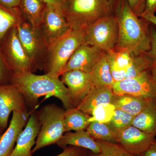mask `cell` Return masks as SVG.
I'll return each mask as SVG.
<instances>
[{
	"mask_svg": "<svg viewBox=\"0 0 156 156\" xmlns=\"http://www.w3.org/2000/svg\"><path fill=\"white\" fill-rule=\"evenodd\" d=\"M151 47L147 53L152 62L153 64L156 65V30L150 28Z\"/></svg>",
	"mask_w": 156,
	"mask_h": 156,
	"instance_id": "d6a6232c",
	"label": "cell"
},
{
	"mask_svg": "<svg viewBox=\"0 0 156 156\" xmlns=\"http://www.w3.org/2000/svg\"><path fill=\"white\" fill-rule=\"evenodd\" d=\"M40 130V125L36 110L30 113L28 122L20 134L10 156H32V148L35 145Z\"/></svg>",
	"mask_w": 156,
	"mask_h": 156,
	"instance_id": "2e32d148",
	"label": "cell"
},
{
	"mask_svg": "<svg viewBox=\"0 0 156 156\" xmlns=\"http://www.w3.org/2000/svg\"><path fill=\"white\" fill-rule=\"evenodd\" d=\"M113 8L119 25L115 51L126 50L134 55L148 52L151 47V23L134 14L126 0H118Z\"/></svg>",
	"mask_w": 156,
	"mask_h": 156,
	"instance_id": "6da1fadb",
	"label": "cell"
},
{
	"mask_svg": "<svg viewBox=\"0 0 156 156\" xmlns=\"http://www.w3.org/2000/svg\"><path fill=\"white\" fill-rule=\"evenodd\" d=\"M115 94L112 87L92 86L84 100L77 107L89 115L101 105L111 104Z\"/></svg>",
	"mask_w": 156,
	"mask_h": 156,
	"instance_id": "e0dca14e",
	"label": "cell"
},
{
	"mask_svg": "<svg viewBox=\"0 0 156 156\" xmlns=\"http://www.w3.org/2000/svg\"><path fill=\"white\" fill-rule=\"evenodd\" d=\"M86 130L95 140L117 144L116 134L107 123L92 121Z\"/></svg>",
	"mask_w": 156,
	"mask_h": 156,
	"instance_id": "d4e9b609",
	"label": "cell"
},
{
	"mask_svg": "<svg viewBox=\"0 0 156 156\" xmlns=\"http://www.w3.org/2000/svg\"><path fill=\"white\" fill-rule=\"evenodd\" d=\"M16 27L20 42L35 70H45L48 46L40 28L33 27L21 17Z\"/></svg>",
	"mask_w": 156,
	"mask_h": 156,
	"instance_id": "8992f818",
	"label": "cell"
},
{
	"mask_svg": "<svg viewBox=\"0 0 156 156\" xmlns=\"http://www.w3.org/2000/svg\"><path fill=\"white\" fill-rule=\"evenodd\" d=\"M90 74L92 86L112 87L115 82L112 76L106 52H104Z\"/></svg>",
	"mask_w": 156,
	"mask_h": 156,
	"instance_id": "603a6c76",
	"label": "cell"
},
{
	"mask_svg": "<svg viewBox=\"0 0 156 156\" xmlns=\"http://www.w3.org/2000/svg\"><path fill=\"white\" fill-rule=\"evenodd\" d=\"M104 52L86 43L83 44L73 53L62 70L61 75L72 70H80L90 73Z\"/></svg>",
	"mask_w": 156,
	"mask_h": 156,
	"instance_id": "5bb4252c",
	"label": "cell"
},
{
	"mask_svg": "<svg viewBox=\"0 0 156 156\" xmlns=\"http://www.w3.org/2000/svg\"><path fill=\"white\" fill-rule=\"evenodd\" d=\"M156 11V0H146L145 9L141 16L145 14H155Z\"/></svg>",
	"mask_w": 156,
	"mask_h": 156,
	"instance_id": "836d02e7",
	"label": "cell"
},
{
	"mask_svg": "<svg viewBox=\"0 0 156 156\" xmlns=\"http://www.w3.org/2000/svg\"><path fill=\"white\" fill-rule=\"evenodd\" d=\"M139 156H156V138L147 150Z\"/></svg>",
	"mask_w": 156,
	"mask_h": 156,
	"instance_id": "d590c367",
	"label": "cell"
},
{
	"mask_svg": "<svg viewBox=\"0 0 156 156\" xmlns=\"http://www.w3.org/2000/svg\"><path fill=\"white\" fill-rule=\"evenodd\" d=\"M12 75L0 50V85L10 83Z\"/></svg>",
	"mask_w": 156,
	"mask_h": 156,
	"instance_id": "f546056e",
	"label": "cell"
},
{
	"mask_svg": "<svg viewBox=\"0 0 156 156\" xmlns=\"http://www.w3.org/2000/svg\"><path fill=\"white\" fill-rule=\"evenodd\" d=\"M152 65V62L147 53L133 55L132 64L126 73L125 79L138 76L149 70Z\"/></svg>",
	"mask_w": 156,
	"mask_h": 156,
	"instance_id": "484cf974",
	"label": "cell"
},
{
	"mask_svg": "<svg viewBox=\"0 0 156 156\" xmlns=\"http://www.w3.org/2000/svg\"><path fill=\"white\" fill-rule=\"evenodd\" d=\"M155 138L131 126L117 134V142L130 153L139 156L147 150Z\"/></svg>",
	"mask_w": 156,
	"mask_h": 156,
	"instance_id": "4fadbf2b",
	"label": "cell"
},
{
	"mask_svg": "<svg viewBox=\"0 0 156 156\" xmlns=\"http://www.w3.org/2000/svg\"><path fill=\"white\" fill-rule=\"evenodd\" d=\"M134 117L121 110L115 109L111 119L107 123L117 135L132 126Z\"/></svg>",
	"mask_w": 156,
	"mask_h": 156,
	"instance_id": "83f0119b",
	"label": "cell"
},
{
	"mask_svg": "<svg viewBox=\"0 0 156 156\" xmlns=\"http://www.w3.org/2000/svg\"><path fill=\"white\" fill-rule=\"evenodd\" d=\"M10 83L22 93L29 111L36 110L40 98L54 97L61 101L65 108L73 107L68 89L59 77L48 73L39 75L33 73L12 74ZM74 108V107H73Z\"/></svg>",
	"mask_w": 156,
	"mask_h": 156,
	"instance_id": "7a4b0ae2",
	"label": "cell"
},
{
	"mask_svg": "<svg viewBox=\"0 0 156 156\" xmlns=\"http://www.w3.org/2000/svg\"><path fill=\"white\" fill-rule=\"evenodd\" d=\"M21 0H0V5L8 9H12L19 6Z\"/></svg>",
	"mask_w": 156,
	"mask_h": 156,
	"instance_id": "e575fe53",
	"label": "cell"
},
{
	"mask_svg": "<svg viewBox=\"0 0 156 156\" xmlns=\"http://www.w3.org/2000/svg\"><path fill=\"white\" fill-rule=\"evenodd\" d=\"M110 4H111L113 7L115 5V4L118 2V0H107Z\"/></svg>",
	"mask_w": 156,
	"mask_h": 156,
	"instance_id": "ab89813d",
	"label": "cell"
},
{
	"mask_svg": "<svg viewBox=\"0 0 156 156\" xmlns=\"http://www.w3.org/2000/svg\"><path fill=\"white\" fill-rule=\"evenodd\" d=\"M151 101L129 95H115L111 104L115 109L121 110L135 117L144 109Z\"/></svg>",
	"mask_w": 156,
	"mask_h": 156,
	"instance_id": "ffe728a7",
	"label": "cell"
},
{
	"mask_svg": "<svg viewBox=\"0 0 156 156\" xmlns=\"http://www.w3.org/2000/svg\"><path fill=\"white\" fill-rule=\"evenodd\" d=\"M39 28L48 47L71 27L61 7L46 4Z\"/></svg>",
	"mask_w": 156,
	"mask_h": 156,
	"instance_id": "30bf717a",
	"label": "cell"
},
{
	"mask_svg": "<svg viewBox=\"0 0 156 156\" xmlns=\"http://www.w3.org/2000/svg\"><path fill=\"white\" fill-rule=\"evenodd\" d=\"M86 44L104 52L114 50L119 37V25L114 14L100 18L85 29Z\"/></svg>",
	"mask_w": 156,
	"mask_h": 156,
	"instance_id": "52a82bcc",
	"label": "cell"
},
{
	"mask_svg": "<svg viewBox=\"0 0 156 156\" xmlns=\"http://www.w3.org/2000/svg\"><path fill=\"white\" fill-rule=\"evenodd\" d=\"M46 5L43 0H21L19 6L26 21L33 27L39 28Z\"/></svg>",
	"mask_w": 156,
	"mask_h": 156,
	"instance_id": "7402d4cb",
	"label": "cell"
},
{
	"mask_svg": "<svg viewBox=\"0 0 156 156\" xmlns=\"http://www.w3.org/2000/svg\"><path fill=\"white\" fill-rule=\"evenodd\" d=\"M29 112L14 111L9 127L0 139V156H10L13 152L20 134L29 119Z\"/></svg>",
	"mask_w": 156,
	"mask_h": 156,
	"instance_id": "9a60e30c",
	"label": "cell"
},
{
	"mask_svg": "<svg viewBox=\"0 0 156 156\" xmlns=\"http://www.w3.org/2000/svg\"><path fill=\"white\" fill-rule=\"evenodd\" d=\"M46 4L59 6L61 8L62 0H43Z\"/></svg>",
	"mask_w": 156,
	"mask_h": 156,
	"instance_id": "74e56055",
	"label": "cell"
},
{
	"mask_svg": "<svg viewBox=\"0 0 156 156\" xmlns=\"http://www.w3.org/2000/svg\"><path fill=\"white\" fill-rule=\"evenodd\" d=\"M58 147L64 148L68 146L78 147L97 154L101 151L100 146L87 130L65 132L56 144Z\"/></svg>",
	"mask_w": 156,
	"mask_h": 156,
	"instance_id": "ac0fdd59",
	"label": "cell"
},
{
	"mask_svg": "<svg viewBox=\"0 0 156 156\" xmlns=\"http://www.w3.org/2000/svg\"><path fill=\"white\" fill-rule=\"evenodd\" d=\"M132 126L156 136V102L150 101L146 107L134 117Z\"/></svg>",
	"mask_w": 156,
	"mask_h": 156,
	"instance_id": "44dd1931",
	"label": "cell"
},
{
	"mask_svg": "<svg viewBox=\"0 0 156 156\" xmlns=\"http://www.w3.org/2000/svg\"><path fill=\"white\" fill-rule=\"evenodd\" d=\"M91 116L77 108L65 109L64 128L65 132L87 130L90 123Z\"/></svg>",
	"mask_w": 156,
	"mask_h": 156,
	"instance_id": "cb8c5ba5",
	"label": "cell"
},
{
	"mask_svg": "<svg viewBox=\"0 0 156 156\" xmlns=\"http://www.w3.org/2000/svg\"><path fill=\"white\" fill-rule=\"evenodd\" d=\"M86 43L84 29L71 28L66 34L48 47L46 73L59 77L74 52Z\"/></svg>",
	"mask_w": 156,
	"mask_h": 156,
	"instance_id": "277c9868",
	"label": "cell"
},
{
	"mask_svg": "<svg viewBox=\"0 0 156 156\" xmlns=\"http://www.w3.org/2000/svg\"><path fill=\"white\" fill-rule=\"evenodd\" d=\"M14 111L29 112L24 96L12 84L0 85V127L5 131Z\"/></svg>",
	"mask_w": 156,
	"mask_h": 156,
	"instance_id": "8fae6325",
	"label": "cell"
},
{
	"mask_svg": "<svg viewBox=\"0 0 156 156\" xmlns=\"http://www.w3.org/2000/svg\"><path fill=\"white\" fill-rule=\"evenodd\" d=\"M115 95H129L156 102V82L150 69L138 76L115 82Z\"/></svg>",
	"mask_w": 156,
	"mask_h": 156,
	"instance_id": "9c48e42d",
	"label": "cell"
},
{
	"mask_svg": "<svg viewBox=\"0 0 156 156\" xmlns=\"http://www.w3.org/2000/svg\"><path fill=\"white\" fill-rule=\"evenodd\" d=\"M0 5V43L8 31L15 26L20 17Z\"/></svg>",
	"mask_w": 156,
	"mask_h": 156,
	"instance_id": "f1b7e54d",
	"label": "cell"
},
{
	"mask_svg": "<svg viewBox=\"0 0 156 156\" xmlns=\"http://www.w3.org/2000/svg\"><path fill=\"white\" fill-rule=\"evenodd\" d=\"M88 150L78 147L68 146L63 149V151L54 156H84Z\"/></svg>",
	"mask_w": 156,
	"mask_h": 156,
	"instance_id": "4dcf8cb0",
	"label": "cell"
},
{
	"mask_svg": "<svg viewBox=\"0 0 156 156\" xmlns=\"http://www.w3.org/2000/svg\"><path fill=\"white\" fill-rule=\"evenodd\" d=\"M95 140L100 146V152L95 154L88 150L84 156H137L130 153L118 144Z\"/></svg>",
	"mask_w": 156,
	"mask_h": 156,
	"instance_id": "4316f807",
	"label": "cell"
},
{
	"mask_svg": "<svg viewBox=\"0 0 156 156\" xmlns=\"http://www.w3.org/2000/svg\"><path fill=\"white\" fill-rule=\"evenodd\" d=\"M140 17L146 19L151 24H153L156 27V16L155 14H145Z\"/></svg>",
	"mask_w": 156,
	"mask_h": 156,
	"instance_id": "8d00e7d4",
	"label": "cell"
},
{
	"mask_svg": "<svg viewBox=\"0 0 156 156\" xmlns=\"http://www.w3.org/2000/svg\"><path fill=\"white\" fill-rule=\"evenodd\" d=\"M5 130H4V129L0 127V139H1L2 135V134L3 133H4V132H5Z\"/></svg>",
	"mask_w": 156,
	"mask_h": 156,
	"instance_id": "60d3db41",
	"label": "cell"
},
{
	"mask_svg": "<svg viewBox=\"0 0 156 156\" xmlns=\"http://www.w3.org/2000/svg\"><path fill=\"white\" fill-rule=\"evenodd\" d=\"M134 14L140 17L145 9L146 0H126Z\"/></svg>",
	"mask_w": 156,
	"mask_h": 156,
	"instance_id": "1f68e13d",
	"label": "cell"
},
{
	"mask_svg": "<svg viewBox=\"0 0 156 156\" xmlns=\"http://www.w3.org/2000/svg\"><path fill=\"white\" fill-rule=\"evenodd\" d=\"M61 9L71 28L86 29L98 20L113 14L107 0H62Z\"/></svg>",
	"mask_w": 156,
	"mask_h": 156,
	"instance_id": "3957f363",
	"label": "cell"
},
{
	"mask_svg": "<svg viewBox=\"0 0 156 156\" xmlns=\"http://www.w3.org/2000/svg\"><path fill=\"white\" fill-rule=\"evenodd\" d=\"M150 71L154 80L156 82V65L153 64L150 69Z\"/></svg>",
	"mask_w": 156,
	"mask_h": 156,
	"instance_id": "f35d334b",
	"label": "cell"
},
{
	"mask_svg": "<svg viewBox=\"0 0 156 156\" xmlns=\"http://www.w3.org/2000/svg\"><path fill=\"white\" fill-rule=\"evenodd\" d=\"M60 76V80L68 89L73 107H77L92 87L91 74L82 71L72 70Z\"/></svg>",
	"mask_w": 156,
	"mask_h": 156,
	"instance_id": "7c38bea8",
	"label": "cell"
},
{
	"mask_svg": "<svg viewBox=\"0 0 156 156\" xmlns=\"http://www.w3.org/2000/svg\"><path fill=\"white\" fill-rule=\"evenodd\" d=\"M65 110L54 103L48 104L37 111L40 125L32 153L41 149L55 144L65 133L64 117Z\"/></svg>",
	"mask_w": 156,
	"mask_h": 156,
	"instance_id": "5b68a950",
	"label": "cell"
},
{
	"mask_svg": "<svg viewBox=\"0 0 156 156\" xmlns=\"http://www.w3.org/2000/svg\"><path fill=\"white\" fill-rule=\"evenodd\" d=\"M1 52L12 74L36 71L17 37L16 25L1 42Z\"/></svg>",
	"mask_w": 156,
	"mask_h": 156,
	"instance_id": "ba28073f",
	"label": "cell"
},
{
	"mask_svg": "<svg viewBox=\"0 0 156 156\" xmlns=\"http://www.w3.org/2000/svg\"><path fill=\"white\" fill-rule=\"evenodd\" d=\"M112 76L115 82L126 79V73L131 67L134 54L126 50L106 52Z\"/></svg>",
	"mask_w": 156,
	"mask_h": 156,
	"instance_id": "d6986e66",
	"label": "cell"
}]
</instances>
